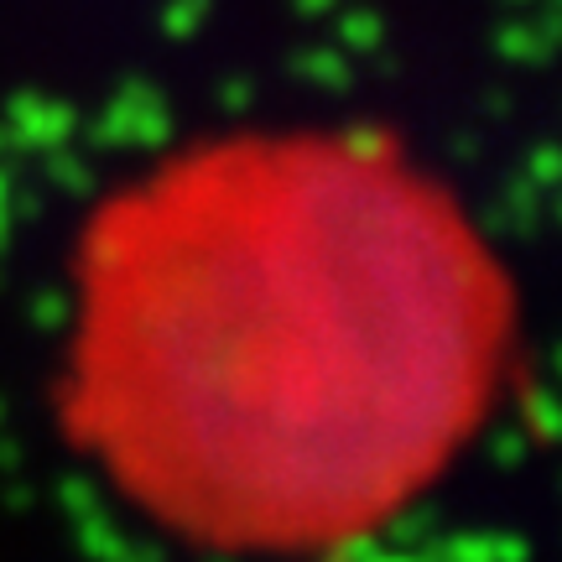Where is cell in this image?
I'll return each mask as SVG.
<instances>
[{
    "instance_id": "6da1fadb",
    "label": "cell",
    "mask_w": 562,
    "mask_h": 562,
    "mask_svg": "<svg viewBox=\"0 0 562 562\" xmlns=\"http://www.w3.org/2000/svg\"><path fill=\"white\" fill-rule=\"evenodd\" d=\"M501 349L495 266L432 182L349 140H229L100 214L68 417L157 526L292 558L417 501Z\"/></svg>"
}]
</instances>
